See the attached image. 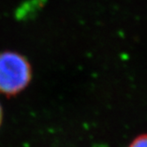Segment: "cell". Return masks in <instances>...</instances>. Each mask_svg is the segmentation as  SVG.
<instances>
[{
	"label": "cell",
	"instance_id": "cell-1",
	"mask_svg": "<svg viewBox=\"0 0 147 147\" xmlns=\"http://www.w3.org/2000/svg\"><path fill=\"white\" fill-rule=\"evenodd\" d=\"M32 70L28 59L15 51L0 52V93L6 97L22 92L31 81Z\"/></svg>",
	"mask_w": 147,
	"mask_h": 147
},
{
	"label": "cell",
	"instance_id": "cell-2",
	"mask_svg": "<svg viewBox=\"0 0 147 147\" xmlns=\"http://www.w3.org/2000/svg\"><path fill=\"white\" fill-rule=\"evenodd\" d=\"M129 147H147V134L141 135L136 138Z\"/></svg>",
	"mask_w": 147,
	"mask_h": 147
},
{
	"label": "cell",
	"instance_id": "cell-3",
	"mask_svg": "<svg viewBox=\"0 0 147 147\" xmlns=\"http://www.w3.org/2000/svg\"><path fill=\"white\" fill-rule=\"evenodd\" d=\"M2 120H3V109H2L1 105H0V125L2 123Z\"/></svg>",
	"mask_w": 147,
	"mask_h": 147
}]
</instances>
